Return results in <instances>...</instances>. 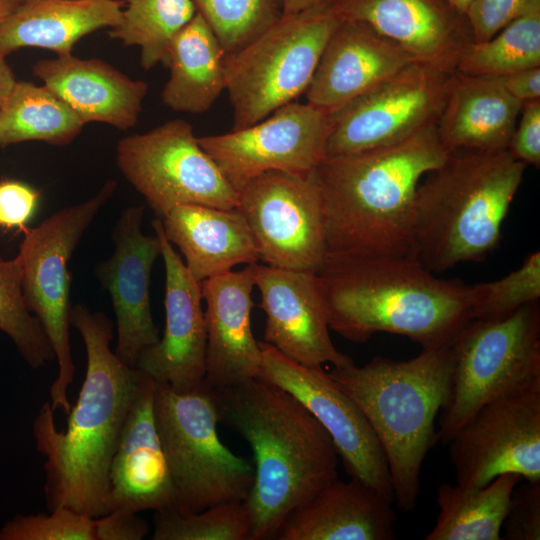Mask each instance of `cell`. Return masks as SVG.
<instances>
[{
	"label": "cell",
	"instance_id": "6da1fadb",
	"mask_svg": "<svg viewBox=\"0 0 540 540\" xmlns=\"http://www.w3.org/2000/svg\"><path fill=\"white\" fill-rule=\"evenodd\" d=\"M70 323L85 346V378L66 430L57 429L47 401L34 419L33 436L45 457L48 510L68 507L97 518L106 514L111 461L144 373L112 351L114 325L105 313L76 304Z\"/></svg>",
	"mask_w": 540,
	"mask_h": 540
},
{
	"label": "cell",
	"instance_id": "7a4b0ae2",
	"mask_svg": "<svg viewBox=\"0 0 540 540\" xmlns=\"http://www.w3.org/2000/svg\"><path fill=\"white\" fill-rule=\"evenodd\" d=\"M210 391L219 422L253 451L254 482L244 500L250 540L276 539L293 510L338 478L335 446L296 397L261 377Z\"/></svg>",
	"mask_w": 540,
	"mask_h": 540
},
{
	"label": "cell",
	"instance_id": "3957f363",
	"mask_svg": "<svg viewBox=\"0 0 540 540\" xmlns=\"http://www.w3.org/2000/svg\"><path fill=\"white\" fill-rule=\"evenodd\" d=\"M448 154L433 123L389 145L325 157L315 175L327 257H412L410 220L417 188Z\"/></svg>",
	"mask_w": 540,
	"mask_h": 540
},
{
	"label": "cell",
	"instance_id": "277c9868",
	"mask_svg": "<svg viewBox=\"0 0 540 540\" xmlns=\"http://www.w3.org/2000/svg\"><path fill=\"white\" fill-rule=\"evenodd\" d=\"M317 276L330 330L355 343L384 332L441 346L473 319V284L410 256H328Z\"/></svg>",
	"mask_w": 540,
	"mask_h": 540
},
{
	"label": "cell",
	"instance_id": "5b68a950",
	"mask_svg": "<svg viewBox=\"0 0 540 540\" xmlns=\"http://www.w3.org/2000/svg\"><path fill=\"white\" fill-rule=\"evenodd\" d=\"M526 167L508 149L449 152L417 188L411 256L434 274L484 259L499 244Z\"/></svg>",
	"mask_w": 540,
	"mask_h": 540
},
{
	"label": "cell",
	"instance_id": "8992f818",
	"mask_svg": "<svg viewBox=\"0 0 540 540\" xmlns=\"http://www.w3.org/2000/svg\"><path fill=\"white\" fill-rule=\"evenodd\" d=\"M452 342L422 348L409 360L376 356L361 367L352 363L328 372L374 431L386 457L394 501L406 513L417 505L421 467L437 441L435 420L449 391Z\"/></svg>",
	"mask_w": 540,
	"mask_h": 540
},
{
	"label": "cell",
	"instance_id": "52a82bcc",
	"mask_svg": "<svg viewBox=\"0 0 540 540\" xmlns=\"http://www.w3.org/2000/svg\"><path fill=\"white\" fill-rule=\"evenodd\" d=\"M339 22L327 1L298 13L283 14L249 43L225 54L232 130L261 121L305 93Z\"/></svg>",
	"mask_w": 540,
	"mask_h": 540
},
{
	"label": "cell",
	"instance_id": "ba28073f",
	"mask_svg": "<svg viewBox=\"0 0 540 540\" xmlns=\"http://www.w3.org/2000/svg\"><path fill=\"white\" fill-rule=\"evenodd\" d=\"M153 411L177 510L198 512L247 498L254 467L221 442L218 412L209 389L203 385L177 392L155 382Z\"/></svg>",
	"mask_w": 540,
	"mask_h": 540
},
{
	"label": "cell",
	"instance_id": "9c48e42d",
	"mask_svg": "<svg viewBox=\"0 0 540 540\" xmlns=\"http://www.w3.org/2000/svg\"><path fill=\"white\" fill-rule=\"evenodd\" d=\"M436 440L448 444L485 404L540 378V302L500 319H472L452 342Z\"/></svg>",
	"mask_w": 540,
	"mask_h": 540
},
{
	"label": "cell",
	"instance_id": "30bf717a",
	"mask_svg": "<svg viewBox=\"0 0 540 540\" xmlns=\"http://www.w3.org/2000/svg\"><path fill=\"white\" fill-rule=\"evenodd\" d=\"M117 189L107 180L89 199L62 208L34 228H25L17 258L24 300L39 320L55 353L58 373L50 387L54 411L68 414V389L75 374L70 345V282L68 263L83 234Z\"/></svg>",
	"mask_w": 540,
	"mask_h": 540
},
{
	"label": "cell",
	"instance_id": "8fae6325",
	"mask_svg": "<svg viewBox=\"0 0 540 540\" xmlns=\"http://www.w3.org/2000/svg\"><path fill=\"white\" fill-rule=\"evenodd\" d=\"M122 175L144 197L156 218L172 208L199 204L237 208L238 193L203 150L190 123L167 121L122 138L116 147Z\"/></svg>",
	"mask_w": 540,
	"mask_h": 540
},
{
	"label": "cell",
	"instance_id": "7c38bea8",
	"mask_svg": "<svg viewBox=\"0 0 540 540\" xmlns=\"http://www.w3.org/2000/svg\"><path fill=\"white\" fill-rule=\"evenodd\" d=\"M238 198L237 209L249 226L260 261L282 269L320 271L328 249L315 170L265 172L249 181Z\"/></svg>",
	"mask_w": 540,
	"mask_h": 540
},
{
	"label": "cell",
	"instance_id": "4fadbf2b",
	"mask_svg": "<svg viewBox=\"0 0 540 540\" xmlns=\"http://www.w3.org/2000/svg\"><path fill=\"white\" fill-rule=\"evenodd\" d=\"M455 75L412 62L329 113L326 157L389 145L436 123Z\"/></svg>",
	"mask_w": 540,
	"mask_h": 540
},
{
	"label": "cell",
	"instance_id": "5bb4252c",
	"mask_svg": "<svg viewBox=\"0 0 540 540\" xmlns=\"http://www.w3.org/2000/svg\"><path fill=\"white\" fill-rule=\"evenodd\" d=\"M448 445L461 486L504 473L540 481V378L482 406Z\"/></svg>",
	"mask_w": 540,
	"mask_h": 540
},
{
	"label": "cell",
	"instance_id": "9a60e30c",
	"mask_svg": "<svg viewBox=\"0 0 540 540\" xmlns=\"http://www.w3.org/2000/svg\"><path fill=\"white\" fill-rule=\"evenodd\" d=\"M329 130L328 113L293 101L255 124L198 137V142L239 193L268 171L305 174L315 170L326 157Z\"/></svg>",
	"mask_w": 540,
	"mask_h": 540
},
{
	"label": "cell",
	"instance_id": "2e32d148",
	"mask_svg": "<svg viewBox=\"0 0 540 540\" xmlns=\"http://www.w3.org/2000/svg\"><path fill=\"white\" fill-rule=\"evenodd\" d=\"M258 377L296 397L329 434L350 478H356L394 501L382 447L357 404L322 367L297 363L266 342Z\"/></svg>",
	"mask_w": 540,
	"mask_h": 540
},
{
	"label": "cell",
	"instance_id": "e0dca14e",
	"mask_svg": "<svg viewBox=\"0 0 540 540\" xmlns=\"http://www.w3.org/2000/svg\"><path fill=\"white\" fill-rule=\"evenodd\" d=\"M144 207H126L113 231L111 256L95 267V276L108 291L116 319L115 354L136 367L140 354L159 340L150 303L153 265L161 256L158 236L142 231Z\"/></svg>",
	"mask_w": 540,
	"mask_h": 540
},
{
	"label": "cell",
	"instance_id": "ac0fdd59",
	"mask_svg": "<svg viewBox=\"0 0 540 540\" xmlns=\"http://www.w3.org/2000/svg\"><path fill=\"white\" fill-rule=\"evenodd\" d=\"M151 225L160 240L165 267V328L163 336L140 354L136 367L156 383L189 392L202 387L205 377L207 334L201 282L166 239L161 219H153Z\"/></svg>",
	"mask_w": 540,
	"mask_h": 540
},
{
	"label": "cell",
	"instance_id": "d6986e66",
	"mask_svg": "<svg viewBox=\"0 0 540 540\" xmlns=\"http://www.w3.org/2000/svg\"><path fill=\"white\" fill-rule=\"evenodd\" d=\"M255 286L266 314L264 342L309 367L354 363L338 351L329 333L328 314L317 273L253 264Z\"/></svg>",
	"mask_w": 540,
	"mask_h": 540
},
{
	"label": "cell",
	"instance_id": "ffe728a7",
	"mask_svg": "<svg viewBox=\"0 0 540 540\" xmlns=\"http://www.w3.org/2000/svg\"><path fill=\"white\" fill-rule=\"evenodd\" d=\"M340 20L360 21L416 62L456 73L474 43L465 14L442 0H329Z\"/></svg>",
	"mask_w": 540,
	"mask_h": 540
},
{
	"label": "cell",
	"instance_id": "44dd1931",
	"mask_svg": "<svg viewBox=\"0 0 540 540\" xmlns=\"http://www.w3.org/2000/svg\"><path fill=\"white\" fill-rule=\"evenodd\" d=\"M154 392L155 381L144 373L111 461L106 514L177 508L175 488L155 425Z\"/></svg>",
	"mask_w": 540,
	"mask_h": 540
},
{
	"label": "cell",
	"instance_id": "7402d4cb",
	"mask_svg": "<svg viewBox=\"0 0 540 540\" xmlns=\"http://www.w3.org/2000/svg\"><path fill=\"white\" fill-rule=\"evenodd\" d=\"M253 264L201 282L207 343L204 386L220 389L259 376L260 342L251 328Z\"/></svg>",
	"mask_w": 540,
	"mask_h": 540
},
{
	"label": "cell",
	"instance_id": "603a6c76",
	"mask_svg": "<svg viewBox=\"0 0 540 540\" xmlns=\"http://www.w3.org/2000/svg\"><path fill=\"white\" fill-rule=\"evenodd\" d=\"M412 62L405 50L369 25L340 20L305 91L306 102L332 113Z\"/></svg>",
	"mask_w": 540,
	"mask_h": 540
},
{
	"label": "cell",
	"instance_id": "cb8c5ba5",
	"mask_svg": "<svg viewBox=\"0 0 540 540\" xmlns=\"http://www.w3.org/2000/svg\"><path fill=\"white\" fill-rule=\"evenodd\" d=\"M33 74L87 124L101 122L128 130L138 121L148 84L100 59L70 54L41 59Z\"/></svg>",
	"mask_w": 540,
	"mask_h": 540
},
{
	"label": "cell",
	"instance_id": "d4e9b609",
	"mask_svg": "<svg viewBox=\"0 0 540 540\" xmlns=\"http://www.w3.org/2000/svg\"><path fill=\"white\" fill-rule=\"evenodd\" d=\"M394 501L368 484L335 479L282 524L278 540H393Z\"/></svg>",
	"mask_w": 540,
	"mask_h": 540
},
{
	"label": "cell",
	"instance_id": "484cf974",
	"mask_svg": "<svg viewBox=\"0 0 540 540\" xmlns=\"http://www.w3.org/2000/svg\"><path fill=\"white\" fill-rule=\"evenodd\" d=\"M161 221L166 239L178 247L199 282L260 261L249 226L237 208L182 204Z\"/></svg>",
	"mask_w": 540,
	"mask_h": 540
},
{
	"label": "cell",
	"instance_id": "4316f807",
	"mask_svg": "<svg viewBox=\"0 0 540 540\" xmlns=\"http://www.w3.org/2000/svg\"><path fill=\"white\" fill-rule=\"evenodd\" d=\"M523 103L499 78L456 73L436 122L449 151H499L509 147Z\"/></svg>",
	"mask_w": 540,
	"mask_h": 540
},
{
	"label": "cell",
	"instance_id": "83f0119b",
	"mask_svg": "<svg viewBox=\"0 0 540 540\" xmlns=\"http://www.w3.org/2000/svg\"><path fill=\"white\" fill-rule=\"evenodd\" d=\"M121 0H31L20 3L0 24V55L24 47L44 48L57 55L72 53L84 36L117 25Z\"/></svg>",
	"mask_w": 540,
	"mask_h": 540
},
{
	"label": "cell",
	"instance_id": "f1b7e54d",
	"mask_svg": "<svg viewBox=\"0 0 540 540\" xmlns=\"http://www.w3.org/2000/svg\"><path fill=\"white\" fill-rule=\"evenodd\" d=\"M225 54L209 24L196 13L172 41L162 102L177 112L209 110L226 90Z\"/></svg>",
	"mask_w": 540,
	"mask_h": 540
},
{
	"label": "cell",
	"instance_id": "f546056e",
	"mask_svg": "<svg viewBox=\"0 0 540 540\" xmlns=\"http://www.w3.org/2000/svg\"><path fill=\"white\" fill-rule=\"evenodd\" d=\"M523 479L504 473L481 487L443 483L437 489L438 516L425 540H499L509 500Z\"/></svg>",
	"mask_w": 540,
	"mask_h": 540
},
{
	"label": "cell",
	"instance_id": "4dcf8cb0",
	"mask_svg": "<svg viewBox=\"0 0 540 540\" xmlns=\"http://www.w3.org/2000/svg\"><path fill=\"white\" fill-rule=\"evenodd\" d=\"M84 125L45 85L16 82L0 108V148L25 141L64 146L80 134Z\"/></svg>",
	"mask_w": 540,
	"mask_h": 540
},
{
	"label": "cell",
	"instance_id": "1f68e13d",
	"mask_svg": "<svg viewBox=\"0 0 540 540\" xmlns=\"http://www.w3.org/2000/svg\"><path fill=\"white\" fill-rule=\"evenodd\" d=\"M196 13L192 0H126L119 23L108 34L125 46L139 47L144 70L158 64L168 68L172 41Z\"/></svg>",
	"mask_w": 540,
	"mask_h": 540
},
{
	"label": "cell",
	"instance_id": "d6a6232c",
	"mask_svg": "<svg viewBox=\"0 0 540 540\" xmlns=\"http://www.w3.org/2000/svg\"><path fill=\"white\" fill-rule=\"evenodd\" d=\"M540 67V5L522 14L490 39L472 43L456 73L499 78Z\"/></svg>",
	"mask_w": 540,
	"mask_h": 540
},
{
	"label": "cell",
	"instance_id": "836d02e7",
	"mask_svg": "<svg viewBox=\"0 0 540 540\" xmlns=\"http://www.w3.org/2000/svg\"><path fill=\"white\" fill-rule=\"evenodd\" d=\"M0 331L13 341L32 369H40L56 360L39 320L26 306L17 257L0 256Z\"/></svg>",
	"mask_w": 540,
	"mask_h": 540
},
{
	"label": "cell",
	"instance_id": "e575fe53",
	"mask_svg": "<svg viewBox=\"0 0 540 540\" xmlns=\"http://www.w3.org/2000/svg\"><path fill=\"white\" fill-rule=\"evenodd\" d=\"M252 520L244 501L198 512H155L153 540H250Z\"/></svg>",
	"mask_w": 540,
	"mask_h": 540
},
{
	"label": "cell",
	"instance_id": "d590c367",
	"mask_svg": "<svg viewBox=\"0 0 540 540\" xmlns=\"http://www.w3.org/2000/svg\"><path fill=\"white\" fill-rule=\"evenodd\" d=\"M225 53L249 43L283 15V0H192Z\"/></svg>",
	"mask_w": 540,
	"mask_h": 540
},
{
	"label": "cell",
	"instance_id": "8d00e7d4",
	"mask_svg": "<svg viewBox=\"0 0 540 540\" xmlns=\"http://www.w3.org/2000/svg\"><path fill=\"white\" fill-rule=\"evenodd\" d=\"M540 300V252L528 255L521 266L504 277L473 284V319L504 318Z\"/></svg>",
	"mask_w": 540,
	"mask_h": 540
},
{
	"label": "cell",
	"instance_id": "74e56055",
	"mask_svg": "<svg viewBox=\"0 0 540 540\" xmlns=\"http://www.w3.org/2000/svg\"><path fill=\"white\" fill-rule=\"evenodd\" d=\"M0 540H96L94 518L68 507L18 514L0 529Z\"/></svg>",
	"mask_w": 540,
	"mask_h": 540
},
{
	"label": "cell",
	"instance_id": "f35d334b",
	"mask_svg": "<svg viewBox=\"0 0 540 540\" xmlns=\"http://www.w3.org/2000/svg\"><path fill=\"white\" fill-rule=\"evenodd\" d=\"M503 539H540V481L515 486L503 522Z\"/></svg>",
	"mask_w": 540,
	"mask_h": 540
},
{
	"label": "cell",
	"instance_id": "ab89813d",
	"mask_svg": "<svg viewBox=\"0 0 540 540\" xmlns=\"http://www.w3.org/2000/svg\"><path fill=\"white\" fill-rule=\"evenodd\" d=\"M540 5V0H472L465 15L474 42H484L513 20Z\"/></svg>",
	"mask_w": 540,
	"mask_h": 540
},
{
	"label": "cell",
	"instance_id": "60d3db41",
	"mask_svg": "<svg viewBox=\"0 0 540 540\" xmlns=\"http://www.w3.org/2000/svg\"><path fill=\"white\" fill-rule=\"evenodd\" d=\"M39 201V193L18 181L0 182V226L25 229Z\"/></svg>",
	"mask_w": 540,
	"mask_h": 540
},
{
	"label": "cell",
	"instance_id": "b9f144b4",
	"mask_svg": "<svg viewBox=\"0 0 540 540\" xmlns=\"http://www.w3.org/2000/svg\"><path fill=\"white\" fill-rule=\"evenodd\" d=\"M509 152L526 165H540V100L523 103L518 126L512 135Z\"/></svg>",
	"mask_w": 540,
	"mask_h": 540
},
{
	"label": "cell",
	"instance_id": "7bdbcfd3",
	"mask_svg": "<svg viewBox=\"0 0 540 540\" xmlns=\"http://www.w3.org/2000/svg\"><path fill=\"white\" fill-rule=\"evenodd\" d=\"M96 540H141L149 531L148 524L137 513L111 511L94 518Z\"/></svg>",
	"mask_w": 540,
	"mask_h": 540
},
{
	"label": "cell",
	"instance_id": "ee69618b",
	"mask_svg": "<svg viewBox=\"0 0 540 540\" xmlns=\"http://www.w3.org/2000/svg\"><path fill=\"white\" fill-rule=\"evenodd\" d=\"M499 80L505 90L522 103L540 100V67L520 70Z\"/></svg>",
	"mask_w": 540,
	"mask_h": 540
},
{
	"label": "cell",
	"instance_id": "f6af8a7d",
	"mask_svg": "<svg viewBox=\"0 0 540 540\" xmlns=\"http://www.w3.org/2000/svg\"><path fill=\"white\" fill-rule=\"evenodd\" d=\"M16 82L14 73L7 64L5 56L0 55V108L9 97Z\"/></svg>",
	"mask_w": 540,
	"mask_h": 540
},
{
	"label": "cell",
	"instance_id": "bcb514c9",
	"mask_svg": "<svg viewBox=\"0 0 540 540\" xmlns=\"http://www.w3.org/2000/svg\"><path fill=\"white\" fill-rule=\"evenodd\" d=\"M329 0H283V14H294Z\"/></svg>",
	"mask_w": 540,
	"mask_h": 540
},
{
	"label": "cell",
	"instance_id": "7dc6e473",
	"mask_svg": "<svg viewBox=\"0 0 540 540\" xmlns=\"http://www.w3.org/2000/svg\"><path fill=\"white\" fill-rule=\"evenodd\" d=\"M20 0H0V24L19 6Z\"/></svg>",
	"mask_w": 540,
	"mask_h": 540
},
{
	"label": "cell",
	"instance_id": "c3c4849f",
	"mask_svg": "<svg viewBox=\"0 0 540 540\" xmlns=\"http://www.w3.org/2000/svg\"><path fill=\"white\" fill-rule=\"evenodd\" d=\"M452 7L457 9L459 12L465 14L472 0H442Z\"/></svg>",
	"mask_w": 540,
	"mask_h": 540
},
{
	"label": "cell",
	"instance_id": "681fc988",
	"mask_svg": "<svg viewBox=\"0 0 540 540\" xmlns=\"http://www.w3.org/2000/svg\"><path fill=\"white\" fill-rule=\"evenodd\" d=\"M27 1H31V0H20L21 3L27 2Z\"/></svg>",
	"mask_w": 540,
	"mask_h": 540
}]
</instances>
